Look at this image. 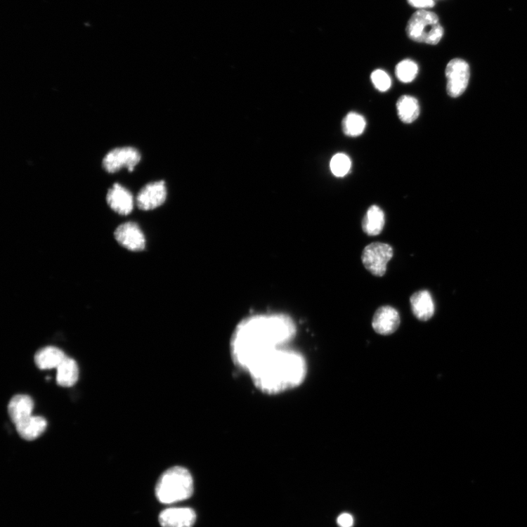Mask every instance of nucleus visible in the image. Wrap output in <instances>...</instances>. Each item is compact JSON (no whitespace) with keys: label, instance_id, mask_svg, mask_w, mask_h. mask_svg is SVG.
Instances as JSON below:
<instances>
[{"label":"nucleus","instance_id":"2","mask_svg":"<svg viewBox=\"0 0 527 527\" xmlns=\"http://www.w3.org/2000/svg\"><path fill=\"white\" fill-rule=\"evenodd\" d=\"M307 372L306 358L300 351L285 346L259 360L246 374L259 392L277 396L301 386Z\"/></svg>","mask_w":527,"mask_h":527},{"label":"nucleus","instance_id":"6","mask_svg":"<svg viewBox=\"0 0 527 527\" xmlns=\"http://www.w3.org/2000/svg\"><path fill=\"white\" fill-rule=\"evenodd\" d=\"M393 256V249L389 244L373 242L366 246L362 254V261L365 268L372 275L383 276L386 266Z\"/></svg>","mask_w":527,"mask_h":527},{"label":"nucleus","instance_id":"23","mask_svg":"<svg viewBox=\"0 0 527 527\" xmlns=\"http://www.w3.org/2000/svg\"><path fill=\"white\" fill-rule=\"evenodd\" d=\"M371 79L376 89L380 92L388 91L392 85L390 76L381 69L375 70L371 75Z\"/></svg>","mask_w":527,"mask_h":527},{"label":"nucleus","instance_id":"22","mask_svg":"<svg viewBox=\"0 0 527 527\" xmlns=\"http://www.w3.org/2000/svg\"><path fill=\"white\" fill-rule=\"evenodd\" d=\"M351 162L348 155L344 153H337L332 157L330 167L334 176L343 178L351 169Z\"/></svg>","mask_w":527,"mask_h":527},{"label":"nucleus","instance_id":"1","mask_svg":"<svg viewBox=\"0 0 527 527\" xmlns=\"http://www.w3.org/2000/svg\"><path fill=\"white\" fill-rule=\"evenodd\" d=\"M297 327L285 313L249 316L235 328L230 342L231 359L245 373L273 351L287 346L295 337Z\"/></svg>","mask_w":527,"mask_h":527},{"label":"nucleus","instance_id":"8","mask_svg":"<svg viewBox=\"0 0 527 527\" xmlns=\"http://www.w3.org/2000/svg\"><path fill=\"white\" fill-rule=\"evenodd\" d=\"M167 189L164 181H155L145 185L141 189L136 199L137 207L148 211L162 206L166 201Z\"/></svg>","mask_w":527,"mask_h":527},{"label":"nucleus","instance_id":"7","mask_svg":"<svg viewBox=\"0 0 527 527\" xmlns=\"http://www.w3.org/2000/svg\"><path fill=\"white\" fill-rule=\"evenodd\" d=\"M448 79L447 92L452 98L461 96L469 84V65L464 60L456 58L450 60L445 69Z\"/></svg>","mask_w":527,"mask_h":527},{"label":"nucleus","instance_id":"24","mask_svg":"<svg viewBox=\"0 0 527 527\" xmlns=\"http://www.w3.org/2000/svg\"><path fill=\"white\" fill-rule=\"evenodd\" d=\"M408 3L412 7L425 10L434 6V0H408Z\"/></svg>","mask_w":527,"mask_h":527},{"label":"nucleus","instance_id":"16","mask_svg":"<svg viewBox=\"0 0 527 527\" xmlns=\"http://www.w3.org/2000/svg\"><path fill=\"white\" fill-rule=\"evenodd\" d=\"M67 356L63 351L56 346H46L37 351L34 362L42 370L58 368Z\"/></svg>","mask_w":527,"mask_h":527},{"label":"nucleus","instance_id":"19","mask_svg":"<svg viewBox=\"0 0 527 527\" xmlns=\"http://www.w3.org/2000/svg\"><path fill=\"white\" fill-rule=\"evenodd\" d=\"M79 378V367L77 362L66 357L57 368V382L62 386L74 385Z\"/></svg>","mask_w":527,"mask_h":527},{"label":"nucleus","instance_id":"18","mask_svg":"<svg viewBox=\"0 0 527 527\" xmlns=\"http://www.w3.org/2000/svg\"><path fill=\"white\" fill-rule=\"evenodd\" d=\"M384 223L382 209L377 205H372L369 207L363 220V230L367 235L376 236L382 232Z\"/></svg>","mask_w":527,"mask_h":527},{"label":"nucleus","instance_id":"20","mask_svg":"<svg viewBox=\"0 0 527 527\" xmlns=\"http://www.w3.org/2000/svg\"><path fill=\"white\" fill-rule=\"evenodd\" d=\"M365 126V118L356 112H349L342 121L343 132L350 137H358L363 134Z\"/></svg>","mask_w":527,"mask_h":527},{"label":"nucleus","instance_id":"12","mask_svg":"<svg viewBox=\"0 0 527 527\" xmlns=\"http://www.w3.org/2000/svg\"><path fill=\"white\" fill-rule=\"evenodd\" d=\"M196 519L195 512L188 507L169 508L160 516L162 527H192Z\"/></svg>","mask_w":527,"mask_h":527},{"label":"nucleus","instance_id":"9","mask_svg":"<svg viewBox=\"0 0 527 527\" xmlns=\"http://www.w3.org/2000/svg\"><path fill=\"white\" fill-rule=\"evenodd\" d=\"M116 240L123 247L131 252H141L145 249V237L139 226L134 222L121 224L115 232Z\"/></svg>","mask_w":527,"mask_h":527},{"label":"nucleus","instance_id":"10","mask_svg":"<svg viewBox=\"0 0 527 527\" xmlns=\"http://www.w3.org/2000/svg\"><path fill=\"white\" fill-rule=\"evenodd\" d=\"M107 202L111 209L121 216L129 215L135 204L132 193L117 183L108 190Z\"/></svg>","mask_w":527,"mask_h":527},{"label":"nucleus","instance_id":"14","mask_svg":"<svg viewBox=\"0 0 527 527\" xmlns=\"http://www.w3.org/2000/svg\"><path fill=\"white\" fill-rule=\"evenodd\" d=\"M34 402L27 395H17L11 398L8 410L13 423L16 425L32 415Z\"/></svg>","mask_w":527,"mask_h":527},{"label":"nucleus","instance_id":"11","mask_svg":"<svg viewBox=\"0 0 527 527\" xmlns=\"http://www.w3.org/2000/svg\"><path fill=\"white\" fill-rule=\"evenodd\" d=\"M400 323L399 313L396 308L389 306L379 308L372 320L374 330L383 336L394 333L399 327Z\"/></svg>","mask_w":527,"mask_h":527},{"label":"nucleus","instance_id":"21","mask_svg":"<svg viewBox=\"0 0 527 527\" xmlns=\"http://www.w3.org/2000/svg\"><path fill=\"white\" fill-rule=\"evenodd\" d=\"M418 66L411 60H404L398 63L396 67V76L403 83H410L414 81L418 74Z\"/></svg>","mask_w":527,"mask_h":527},{"label":"nucleus","instance_id":"17","mask_svg":"<svg viewBox=\"0 0 527 527\" xmlns=\"http://www.w3.org/2000/svg\"><path fill=\"white\" fill-rule=\"evenodd\" d=\"M396 110L398 118L406 124H411L416 121L420 112L417 99L408 95L402 96L398 99Z\"/></svg>","mask_w":527,"mask_h":527},{"label":"nucleus","instance_id":"3","mask_svg":"<svg viewBox=\"0 0 527 527\" xmlns=\"http://www.w3.org/2000/svg\"><path fill=\"white\" fill-rule=\"evenodd\" d=\"M193 492V479L190 471L182 466L166 470L158 479L155 495L163 504H172L190 498Z\"/></svg>","mask_w":527,"mask_h":527},{"label":"nucleus","instance_id":"13","mask_svg":"<svg viewBox=\"0 0 527 527\" xmlns=\"http://www.w3.org/2000/svg\"><path fill=\"white\" fill-rule=\"evenodd\" d=\"M410 304L415 318L420 321L429 320L434 313V304L429 292L421 290L410 297Z\"/></svg>","mask_w":527,"mask_h":527},{"label":"nucleus","instance_id":"5","mask_svg":"<svg viewBox=\"0 0 527 527\" xmlns=\"http://www.w3.org/2000/svg\"><path fill=\"white\" fill-rule=\"evenodd\" d=\"M142 160V154L132 146L116 148L103 157L102 168L105 172L115 174L122 169L133 171Z\"/></svg>","mask_w":527,"mask_h":527},{"label":"nucleus","instance_id":"4","mask_svg":"<svg viewBox=\"0 0 527 527\" xmlns=\"http://www.w3.org/2000/svg\"><path fill=\"white\" fill-rule=\"evenodd\" d=\"M406 32L413 41L436 45L443 37L444 29L439 24L438 17L436 13L419 10L410 17Z\"/></svg>","mask_w":527,"mask_h":527},{"label":"nucleus","instance_id":"25","mask_svg":"<svg viewBox=\"0 0 527 527\" xmlns=\"http://www.w3.org/2000/svg\"><path fill=\"white\" fill-rule=\"evenodd\" d=\"M354 520L353 516L348 514L341 515L338 519V523L341 527H351L353 525Z\"/></svg>","mask_w":527,"mask_h":527},{"label":"nucleus","instance_id":"15","mask_svg":"<svg viewBox=\"0 0 527 527\" xmlns=\"http://www.w3.org/2000/svg\"><path fill=\"white\" fill-rule=\"evenodd\" d=\"M15 426L22 438L31 441L39 438L46 431L47 422L42 417L32 415Z\"/></svg>","mask_w":527,"mask_h":527}]
</instances>
